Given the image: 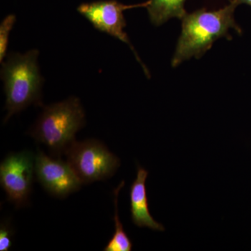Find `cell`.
<instances>
[{"label":"cell","instance_id":"obj_1","mask_svg":"<svg viewBox=\"0 0 251 251\" xmlns=\"http://www.w3.org/2000/svg\"><path fill=\"white\" fill-rule=\"evenodd\" d=\"M237 5L229 0V4L218 10L208 11L202 8L186 14L181 19V31L174 55L171 61L173 68L192 57H202L218 39L226 38L232 40L229 29L242 34V28L234 19Z\"/></svg>","mask_w":251,"mask_h":251},{"label":"cell","instance_id":"obj_2","mask_svg":"<svg viewBox=\"0 0 251 251\" xmlns=\"http://www.w3.org/2000/svg\"><path fill=\"white\" fill-rule=\"evenodd\" d=\"M38 57L37 50H31L25 54L12 52L1 63V78L4 82L5 108L7 110L4 123L31 104L42 105L41 89L44 79L39 72Z\"/></svg>","mask_w":251,"mask_h":251},{"label":"cell","instance_id":"obj_3","mask_svg":"<svg viewBox=\"0 0 251 251\" xmlns=\"http://www.w3.org/2000/svg\"><path fill=\"white\" fill-rule=\"evenodd\" d=\"M85 125V112L80 100L72 97L44 107L29 133L36 141L45 145L52 154L59 156L65 154L75 141L77 132Z\"/></svg>","mask_w":251,"mask_h":251},{"label":"cell","instance_id":"obj_4","mask_svg":"<svg viewBox=\"0 0 251 251\" xmlns=\"http://www.w3.org/2000/svg\"><path fill=\"white\" fill-rule=\"evenodd\" d=\"M67 162L82 184L112 177L120 166V160L97 140H75L65 153Z\"/></svg>","mask_w":251,"mask_h":251},{"label":"cell","instance_id":"obj_5","mask_svg":"<svg viewBox=\"0 0 251 251\" xmlns=\"http://www.w3.org/2000/svg\"><path fill=\"white\" fill-rule=\"evenodd\" d=\"M149 4V0L140 4L130 5L122 4L117 0H100L83 3L77 7V11L88 20L94 28L128 44L143 67L144 72L148 77L150 76L148 69L140 60L139 56L130 44L126 32H125L126 21L124 16V11L133 8H147Z\"/></svg>","mask_w":251,"mask_h":251},{"label":"cell","instance_id":"obj_6","mask_svg":"<svg viewBox=\"0 0 251 251\" xmlns=\"http://www.w3.org/2000/svg\"><path fill=\"white\" fill-rule=\"evenodd\" d=\"M35 174V156L29 151L10 153L0 164V184L16 207L27 205Z\"/></svg>","mask_w":251,"mask_h":251},{"label":"cell","instance_id":"obj_7","mask_svg":"<svg viewBox=\"0 0 251 251\" xmlns=\"http://www.w3.org/2000/svg\"><path fill=\"white\" fill-rule=\"evenodd\" d=\"M35 176L44 189L56 198L67 197L82 185L67 161L51 158L41 150L35 156Z\"/></svg>","mask_w":251,"mask_h":251},{"label":"cell","instance_id":"obj_8","mask_svg":"<svg viewBox=\"0 0 251 251\" xmlns=\"http://www.w3.org/2000/svg\"><path fill=\"white\" fill-rule=\"evenodd\" d=\"M148 171L138 166L136 178L130 188V204L131 219L135 226L148 227L153 230L164 231L165 227L157 222L150 212L146 183Z\"/></svg>","mask_w":251,"mask_h":251},{"label":"cell","instance_id":"obj_9","mask_svg":"<svg viewBox=\"0 0 251 251\" xmlns=\"http://www.w3.org/2000/svg\"><path fill=\"white\" fill-rule=\"evenodd\" d=\"M149 18L153 25L161 26L172 18L181 20L186 16V0H149Z\"/></svg>","mask_w":251,"mask_h":251},{"label":"cell","instance_id":"obj_10","mask_svg":"<svg viewBox=\"0 0 251 251\" xmlns=\"http://www.w3.org/2000/svg\"><path fill=\"white\" fill-rule=\"evenodd\" d=\"M125 181H122L113 191L114 204L115 208V215H114L115 230L111 239L107 244L106 247L103 249L104 251H130L133 248V243L126 233L118 214L117 201H118L119 193L125 186Z\"/></svg>","mask_w":251,"mask_h":251},{"label":"cell","instance_id":"obj_11","mask_svg":"<svg viewBox=\"0 0 251 251\" xmlns=\"http://www.w3.org/2000/svg\"><path fill=\"white\" fill-rule=\"evenodd\" d=\"M16 22V16L11 14L4 18L0 25V62H3L7 52L10 31Z\"/></svg>","mask_w":251,"mask_h":251},{"label":"cell","instance_id":"obj_12","mask_svg":"<svg viewBox=\"0 0 251 251\" xmlns=\"http://www.w3.org/2000/svg\"><path fill=\"white\" fill-rule=\"evenodd\" d=\"M14 229L9 221H1L0 225V251L10 250L13 244Z\"/></svg>","mask_w":251,"mask_h":251},{"label":"cell","instance_id":"obj_13","mask_svg":"<svg viewBox=\"0 0 251 251\" xmlns=\"http://www.w3.org/2000/svg\"><path fill=\"white\" fill-rule=\"evenodd\" d=\"M231 1L237 5V6L242 4L249 5L251 6V0H231Z\"/></svg>","mask_w":251,"mask_h":251}]
</instances>
